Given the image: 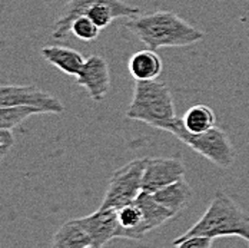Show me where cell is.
Segmentation results:
<instances>
[{"label":"cell","mask_w":249,"mask_h":248,"mask_svg":"<svg viewBox=\"0 0 249 248\" xmlns=\"http://www.w3.org/2000/svg\"><path fill=\"white\" fill-rule=\"evenodd\" d=\"M132 35H135L146 48H180L191 46L205 38L203 32L174 12L159 10L149 15H135L124 23Z\"/></svg>","instance_id":"6da1fadb"},{"label":"cell","mask_w":249,"mask_h":248,"mask_svg":"<svg viewBox=\"0 0 249 248\" xmlns=\"http://www.w3.org/2000/svg\"><path fill=\"white\" fill-rule=\"evenodd\" d=\"M191 235H206L213 240L219 237H239L249 246V214L224 190H218L199 221L176 240H185Z\"/></svg>","instance_id":"7a4b0ae2"},{"label":"cell","mask_w":249,"mask_h":248,"mask_svg":"<svg viewBox=\"0 0 249 248\" xmlns=\"http://www.w3.org/2000/svg\"><path fill=\"white\" fill-rule=\"evenodd\" d=\"M139 15V7L130 6L124 0H69L56 16L52 29L54 40L66 39L71 27L77 18L86 16L103 30L119 18H132Z\"/></svg>","instance_id":"3957f363"},{"label":"cell","mask_w":249,"mask_h":248,"mask_svg":"<svg viewBox=\"0 0 249 248\" xmlns=\"http://www.w3.org/2000/svg\"><path fill=\"white\" fill-rule=\"evenodd\" d=\"M126 116L163 131L176 118L174 96L168 85L156 79L136 80Z\"/></svg>","instance_id":"277c9868"},{"label":"cell","mask_w":249,"mask_h":248,"mask_svg":"<svg viewBox=\"0 0 249 248\" xmlns=\"http://www.w3.org/2000/svg\"><path fill=\"white\" fill-rule=\"evenodd\" d=\"M166 132H171L179 141L188 145L195 152H198L203 158L211 161L212 164L229 168L235 161V149L224 129L213 126L212 129L202 132V134H192L185 129L182 118H175L171 124L165 126Z\"/></svg>","instance_id":"5b68a950"},{"label":"cell","mask_w":249,"mask_h":248,"mask_svg":"<svg viewBox=\"0 0 249 248\" xmlns=\"http://www.w3.org/2000/svg\"><path fill=\"white\" fill-rule=\"evenodd\" d=\"M146 161L148 158H135L113 172L100 204L102 208L119 210L139 197L143 191V172Z\"/></svg>","instance_id":"8992f818"},{"label":"cell","mask_w":249,"mask_h":248,"mask_svg":"<svg viewBox=\"0 0 249 248\" xmlns=\"http://www.w3.org/2000/svg\"><path fill=\"white\" fill-rule=\"evenodd\" d=\"M27 105L40 109L43 114H62L65 105L56 96L50 95L36 86L25 85H1L0 106Z\"/></svg>","instance_id":"52a82bcc"},{"label":"cell","mask_w":249,"mask_h":248,"mask_svg":"<svg viewBox=\"0 0 249 248\" xmlns=\"http://www.w3.org/2000/svg\"><path fill=\"white\" fill-rule=\"evenodd\" d=\"M183 176L185 165L180 156L148 158L143 172V191L155 194Z\"/></svg>","instance_id":"ba28073f"},{"label":"cell","mask_w":249,"mask_h":248,"mask_svg":"<svg viewBox=\"0 0 249 248\" xmlns=\"http://www.w3.org/2000/svg\"><path fill=\"white\" fill-rule=\"evenodd\" d=\"M76 83L88 92L90 99L100 102L110 89V75L106 59L99 55L86 57L83 68L76 76Z\"/></svg>","instance_id":"9c48e42d"},{"label":"cell","mask_w":249,"mask_h":248,"mask_svg":"<svg viewBox=\"0 0 249 248\" xmlns=\"http://www.w3.org/2000/svg\"><path fill=\"white\" fill-rule=\"evenodd\" d=\"M79 221L90 235L93 248L103 247L113 238H118L119 220H118V210L115 208L99 207L98 211H95L88 217L79 218Z\"/></svg>","instance_id":"30bf717a"},{"label":"cell","mask_w":249,"mask_h":248,"mask_svg":"<svg viewBox=\"0 0 249 248\" xmlns=\"http://www.w3.org/2000/svg\"><path fill=\"white\" fill-rule=\"evenodd\" d=\"M40 53L43 59H46L50 65H53L54 68H57L68 76H75V77L86 62V59L80 52L68 46H59V45L46 46L40 50Z\"/></svg>","instance_id":"8fae6325"},{"label":"cell","mask_w":249,"mask_h":248,"mask_svg":"<svg viewBox=\"0 0 249 248\" xmlns=\"http://www.w3.org/2000/svg\"><path fill=\"white\" fill-rule=\"evenodd\" d=\"M50 246L54 248H93V243L86 228L76 218L66 221L56 231Z\"/></svg>","instance_id":"7c38bea8"},{"label":"cell","mask_w":249,"mask_h":248,"mask_svg":"<svg viewBox=\"0 0 249 248\" xmlns=\"http://www.w3.org/2000/svg\"><path fill=\"white\" fill-rule=\"evenodd\" d=\"M127 66L135 80H153L162 72V59L156 50L146 48L133 53Z\"/></svg>","instance_id":"4fadbf2b"},{"label":"cell","mask_w":249,"mask_h":248,"mask_svg":"<svg viewBox=\"0 0 249 248\" xmlns=\"http://www.w3.org/2000/svg\"><path fill=\"white\" fill-rule=\"evenodd\" d=\"M153 197L158 199L163 207H166L169 211H172L174 215H178L191 202L192 188L185 181V178H180V179L175 181L174 184L156 191L153 194Z\"/></svg>","instance_id":"5bb4252c"},{"label":"cell","mask_w":249,"mask_h":248,"mask_svg":"<svg viewBox=\"0 0 249 248\" xmlns=\"http://www.w3.org/2000/svg\"><path fill=\"white\" fill-rule=\"evenodd\" d=\"M136 204L142 208L143 211V217H145V227L146 231L150 232L156 228H159L160 225L169 221L172 217V211H169L166 207H163L158 199L153 197V194L142 191L139 194V197L135 199Z\"/></svg>","instance_id":"9a60e30c"},{"label":"cell","mask_w":249,"mask_h":248,"mask_svg":"<svg viewBox=\"0 0 249 248\" xmlns=\"http://www.w3.org/2000/svg\"><path fill=\"white\" fill-rule=\"evenodd\" d=\"M182 122L186 131L192 134H202L216 126V114L211 106L198 103L186 111Z\"/></svg>","instance_id":"2e32d148"},{"label":"cell","mask_w":249,"mask_h":248,"mask_svg":"<svg viewBox=\"0 0 249 248\" xmlns=\"http://www.w3.org/2000/svg\"><path fill=\"white\" fill-rule=\"evenodd\" d=\"M43 114L40 109L27 105H13V106H0V128L13 129L25 122L32 115Z\"/></svg>","instance_id":"e0dca14e"},{"label":"cell","mask_w":249,"mask_h":248,"mask_svg":"<svg viewBox=\"0 0 249 248\" xmlns=\"http://www.w3.org/2000/svg\"><path fill=\"white\" fill-rule=\"evenodd\" d=\"M100 30L102 29L99 26L96 25L95 22H92L86 16L77 18L75 22L72 23V27H71L72 35H75L77 39H80L83 42H92V40L98 39Z\"/></svg>","instance_id":"ac0fdd59"},{"label":"cell","mask_w":249,"mask_h":248,"mask_svg":"<svg viewBox=\"0 0 249 248\" xmlns=\"http://www.w3.org/2000/svg\"><path fill=\"white\" fill-rule=\"evenodd\" d=\"M213 244V238L206 235H191L185 240H175L172 246L180 248H209Z\"/></svg>","instance_id":"d6986e66"},{"label":"cell","mask_w":249,"mask_h":248,"mask_svg":"<svg viewBox=\"0 0 249 248\" xmlns=\"http://www.w3.org/2000/svg\"><path fill=\"white\" fill-rule=\"evenodd\" d=\"M13 129L7 128H0V156L4 158L7 152L13 148L15 144V136H13Z\"/></svg>","instance_id":"ffe728a7"}]
</instances>
